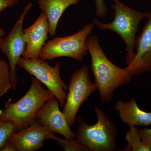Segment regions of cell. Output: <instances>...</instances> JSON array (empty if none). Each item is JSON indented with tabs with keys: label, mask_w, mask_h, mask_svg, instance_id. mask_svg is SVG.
<instances>
[{
	"label": "cell",
	"mask_w": 151,
	"mask_h": 151,
	"mask_svg": "<svg viewBox=\"0 0 151 151\" xmlns=\"http://www.w3.org/2000/svg\"><path fill=\"white\" fill-rule=\"evenodd\" d=\"M86 44L91 56L90 68L100 100L103 103H110L116 89L131 83L132 76L126 68L118 67L108 59L97 35L89 36Z\"/></svg>",
	"instance_id": "obj_1"
},
{
	"label": "cell",
	"mask_w": 151,
	"mask_h": 151,
	"mask_svg": "<svg viewBox=\"0 0 151 151\" xmlns=\"http://www.w3.org/2000/svg\"><path fill=\"white\" fill-rule=\"evenodd\" d=\"M80 0H38L40 8L45 13L49 25V34L53 37L63 14L70 6L77 4Z\"/></svg>",
	"instance_id": "obj_14"
},
{
	"label": "cell",
	"mask_w": 151,
	"mask_h": 151,
	"mask_svg": "<svg viewBox=\"0 0 151 151\" xmlns=\"http://www.w3.org/2000/svg\"><path fill=\"white\" fill-rule=\"evenodd\" d=\"M32 6V3H28L8 35L0 39V50L5 55L8 60L14 90L17 89V65L26 48L23 25L25 18Z\"/></svg>",
	"instance_id": "obj_8"
},
{
	"label": "cell",
	"mask_w": 151,
	"mask_h": 151,
	"mask_svg": "<svg viewBox=\"0 0 151 151\" xmlns=\"http://www.w3.org/2000/svg\"><path fill=\"white\" fill-rule=\"evenodd\" d=\"M150 1H151V0H150Z\"/></svg>",
	"instance_id": "obj_24"
},
{
	"label": "cell",
	"mask_w": 151,
	"mask_h": 151,
	"mask_svg": "<svg viewBox=\"0 0 151 151\" xmlns=\"http://www.w3.org/2000/svg\"><path fill=\"white\" fill-rule=\"evenodd\" d=\"M111 7L115 11L114 19L109 23L102 22L94 19L93 24L100 30H110L120 36L126 44L127 51L125 60L128 65L135 55V39L140 23L143 19L147 18L150 12H142L133 9L120 0H113Z\"/></svg>",
	"instance_id": "obj_3"
},
{
	"label": "cell",
	"mask_w": 151,
	"mask_h": 151,
	"mask_svg": "<svg viewBox=\"0 0 151 151\" xmlns=\"http://www.w3.org/2000/svg\"><path fill=\"white\" fill-rule=\"evenodd\" d=\"M16 132H17V128L13 122L0 121V151L11 135Z\"/></svg>",
	"instance_id": "obj_18"
},
{
	"label": "cell",
	"mask_w": 151,
	"mask_h": 151,
	"mask_svg": "<svg viewBox=\"0 0 151 151\" xmlns=\"http://www.w3.org/2000/svg\"><path fill=\"white\" fill-rule=\"evenodd\" d=\"M49 25L45 13L41 11L36 20L27 28L23 30L26 45L22 57L25 59H38L42 47L48 40Z\"/></svg>",
	"instance_id": "obj_11"
},
{
	"label": "cell",
	"mask_w": 151,
	"mask_h": 151,
	"mask_svg": "<svg viewBox=\"0 0 151 151\" xmlns=\"http://www.w3.org/2000/svg\"><path fill=\"white\" fill-rule=\"evenodd\" d=\"M12 89L10 69L8 63L0 58V98Z\"/></svg>",
	"instance_id": "obj_17"
},
{
	"label": "cell",
	"mask_w": 151,
	"mask_h": 151,
	"mask_svg": "<svg viewBox=\"0 0 151 151\" xmlns=\"http://www.w3.org/2000/svg\"><path fill=\"white\" fill-rule=\"evenodd\" d=\"M53 133L36 119L29 127L13 134L7 141L16 151H35L43 147L44 141L47 136Z\"/></svg>",
	"instance_id": "obj_10"
},
{
	"label": "cell",
	"mask_w": 151,
	"mask_h": 151,
	"mask_svg": "<svg viewBox=\"0 0 151 151\" xmlns=\"http://www.w3.org/2000/svg\"><path fill=\"white\" fill-rule=\"evenodd\" d=\"M1 151H16L12 145L7 141Z\"/></svg>",
	"instance_id": "obj_22"
},
{
	"label": "cell",
	"mask_w": 151,
	"mask_h": 151,
	"mask_svg": "<svg viewBox=\"0 0 151 151\" xmlns=\"http://www.w3.org/2000/svg\"><path fill=\"white\" fill-rule=\"evenodd\" d=\"M59 105L56 97H52L38 111L35 119L55 133L60 134L64 137L74 139L76 134L71 130L64 114L60 111Z\"/></svg>",
	"instance_id": "obj_12"
},
{
	"label": "cell",
	"mask_w": 151,
	"mask_h": 151,
	"mask_svg": "<svg viewBox=\"0 0 151 151\" xmlns=\"http://www.w3.org/2000/svg\"><path fill=\"white\" fill-rule=\"evenodd\" d=\"M54 96L34 77L29 89L23 97L15 103L6 102L4 110L0 113V121L13 122L17 132L24 129L34 123L38 111Z\"/></svg>",
	"instance_id": "obj_2"
},
{
	"label": "cell",
	"mask_w": 151,
	"mask_h": 151,
	"mask_svg": "<svg viewBox=\"0 0 151 151\" xmlns=\"http://www.w3.org/2000/svg\"><path fill=\"white\" fill-rule=\"evenodd\" d=\"M94 111L97 121L94 125H89L80 116L76 119V137L89 151L118 150V132L115 124L99 106H95Z\"/></svg>",
	"instance_id": "obj_4"
},
{
	"label": "cell",
	"mask_w": 151,
	"mask_h": 151,
	"mask_svg": "<svg viewBox=\"0 0 151 151\" xmlns=\"http://www.w3.org/2000/svg\"><path fill=\"white\" fill-rule=\"evenodd\" d=\"M114 108L119 113L120 119L129 127L151 126V112L140 109L135 98H132L128 102L119 100L114 105Z\"/></svg>",
	"instance_id": "obj_13"
},
{
	"label": "cell",
	"mask_w": 151,
	"mask_h": 151,
	"mask_svg": "<svg viewBox=\"0 0 151 151\" xmlns=\"http://www.w3.org/2000/svg\"><path fill=\"white\" fill-rule=\"evenodd\" d=\"M96 6V15L100 18H104L108 13L107 6L104 0H94Z\"/></svg>",
	"instance_id": "obj_19"
},
{
	"label": "cell",
	"mask_w": 151,
	"mask_h": 151,
	"mask_svg": "<svg viewBox=\"0 0 151 151\" xmlns=\"http://www.w3.org/2000/svg\"><path fill=\"white\" fill-rule=\"evenodd\" d=\"M142 141L145 145L148 147L151 151V129L145 128L139 129Z\"/></svg>",
	"instance_id": "obj_20"
},
{
	"label": "cell",
	"mask_w": 151,
	"mask_h": 151,
	"mask_svg": "<svg viewBox=\"0 0 151 151\" xmlns=\"http://www.w3.org/2000/svg\"><path fill=\"white\" fill-rule=\"evenodd\" d=\"M68 86V92L62 112L71 128L76 122L79 108L97 89L90 79L89 68L86 65H83L73 73Z\"/></svg>",
	"instance_id": "obj_7"
},
{
	"label": "cell",
	"mask_w": 151,
	"mask_h": 151,
	"mask_svg": "<svg viewBox=\"0 0 151 151\" xmlns=\"http://www.w3.org/2000/svg\"><path fill=\"white\" fill-rule=\"evenodd\" d=\"M94 25V24H88L72 35L54 37L48 41L42 47L39 58L52 60L65 57L76 61H81L84 57L88 54L86 40L92 33Z\"/></svg>",
	"instance_id": "obj_5"
},
{
	"label": "cell",
	"mask_w": 151,
	"mask_h": 151,
	"mask_svg": "<svg viewBox=\"0 0 151 151\" xmlns=\"http://www.w3.org/2000/svg\"><path fill=\"white\" fill-rule=\"evenodd\" d=\"M18 65L34 76L54 95L59 102L60 107L65 105L68 86L62 80L60 75L59 61L54 66H51L46 60L25 59L21 58Z\"/></svg>",
	"instance_id": "obj_6"
},
{
	"label": "cell",
	"mask_w": 151,
	"mask_h": 151,
	"mask_svg": "<svg viewBox=\"0 0 151 151\" xmlns=\"http://www.w3.org/2000/svg\"><path fill=\"white\" fill-rule=\"evenodd\" d=\"M129 130L126 134L125 140L127 145L124 151H150L142 141L139 129L135 126H130Z\"/></svg>",
	"instance_id": "obj_15"
},
{
	"label": "cell",
	"mask_w": 151,
	"mask_h": 151,
	"mask_svg": "<svg viewBox=\"0 0 151 151\" xmlns=\"http://www.w3.org/2000/svg\"><path fill=\"white\" fill-rule=\"evenodd\" d=\"M147 19L142 32L136 37L134 57L126 67L132 76L151 71V12Z\"/></svg>",
	"instance_id": "obj_9"
},
{
	"label": "cell",
	"mask_w": 151,
	"mask_h": 151,
	"mask_svg": "<svg viewBox=\"0 0 151 151\" xmlns=\"http://www.w3.org/2000/svg\"><path fill=\"white\" fill-rule=\"evenodd\" d=\"M46 139L54 140L57 145L64 151H89L77 139L60 138L55 136V133H53L47 136Z\"/></svg>",
	"instance_id": "obj_16"
},
{
	"label": "cell",
	"mask_w": 151,
	"mask_h": 151,
	"mask_svg": "<svg viewBox=\"0 0 151 151\" xmlns=\"http://www.w3.org/2000/svg\"><path fill=\"white\" fill-rule=\"evenodd\" d=\"M5 34V30L4 29L0 27V39L4 37Z\"/></svg>",
	"instance_id": "obj_23"
},
{
	"label": "cell",
	"mask_w": 151,
	"mask_h": 151,
	"mask_svg": "<svg viewBox=\"0 0 151 151\" xmlns=\"http://www.w3.org/2000/svg\"><path fill=\"white\" fill-rule=\"evenodd\" d=\"M19 0H0V13L6 9L16 5Z\"/></svg>",
	"instance_id": "obj_21"
}]
</instances>
